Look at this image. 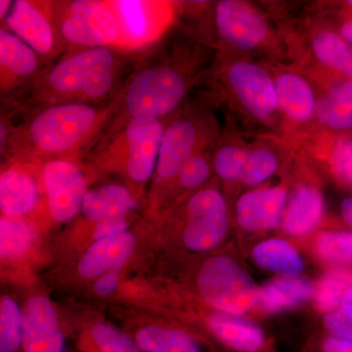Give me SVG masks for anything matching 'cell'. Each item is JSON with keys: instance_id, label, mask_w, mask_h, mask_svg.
<instances>
[{"instance_id": "e0dca14e", "label": "cell", "mask_w": 352, "mask_h": 352, "mask_svg": "<svg viewBox=\"0 0 352 352\" xmlns=\"http://www.w3.org/2000/svg\"><path fill=\"white\" fill-rule=\"evenodd\" d=\"M286 201L287 193L283 187L245 193L236 205L238 224L247 231L276 228L283 221Z\"/></svg>"}, {"instance_id": "2e32d148", "label": "cell", "mask_w": 352, "mask_h": 352, "mask_svg": "<svg viewBox=\"0 0 352 352\" xmlns=\"http://www.w3.org/2000/svg\"><path fill=\"white\" fill-rule=\"evenodd\" d=\"M22 346L25 352H65L63 333L52 303L36 296L23 310Z\"/></svg>"}, {"instance_id": "f35d334b", "label": "cell", "mask_w": 352, "mask_h": 352, "mask_svg": "<svg viewBox=\"0 0 352 352\" xmlns=\"http://www.w3.org/2000/svg\"><path fill=\"white\" fill-rule=\"evenodd\" d=\"M119 282V272L118 270L110 271L101 275L100 278L95 283L94 289L97 295L101 296H110L117 288Z\"/></svg>"}, {"instance_id": "d6986e66", "label": "cell", "mask_w": 352, "mask_h": 352, "mask_svg": "<svg viewBox=\"0 0 352 352\" xmlns=\"http://www.w3.org/2000/svg\"><path fill=\"white\" fill-rule=\"evenodd\" d=\"M138 207V201L129 187L119 183H108L88 190L82 212L89 221L126 219Z\"/></svg>"}, {"instance_id": "3957f363", "label": "cell", "mask_w": 352, "mask_h": 352, "mask_svg": "<svg viewBox=\"0 0 352 352\" xmlns=\"http://www.w3.org/2000/svg\"><path fill=\"white\" fill-rule=\"evenodd\" d=\"M200 66L201 57L179 44H159L145 53L118 94L117 108L101 138L131 120L175 116Z\"/></svg>"}, {"instance_id": "f546056e", "label": "cell", "mask_w": 352, "mask_h": 352, "mask_svg": "<svg viewBox=\"0 0 352 352\" xmlns=\"http://www.w3.org/2000/svg\"><path fill=\"white\" fill-rule=\"evenodd\" d=\"M23 312L12 298L0 303V352H15L22 344Z\"/></svg>"}, {"instance_id": "836d02e7", "label": "cell", "mask_w": 352, "mask_h": 352, "mask_svg": "<svg viewBox=\"0 0 352 352\" xmlns=\"http://www.w3.org/2000/svg\"><path fill=\"white\" fill-rule=\"evenodd\" d=\"M321 258L333 263H352V233L326 232L317 240Z\"/></svg>"}, {"instance_id": "5b68a950", "label": "cell", "mask_w": 352, "mask_h": 352, "mask_svg": "<svg viewBox=\"0 0 352 352\" xmlns=\"http://www.w3.org/2000/svg\"><path fill=\"white\" fill-rule=\"evenodd\" d=\"M54 23L65 52L115 47L119 28L106 0H55Z\"/></svg>"}, {"instance_id": "ba28073f", "label": "cell", "mask_w": 352, "mask_h": 352, "mask_svg": "<svg viewBox=\"0 0 352 352\" xmlns=\"http://www.w3.org/2000/svg\"><path fill=\"white\" fill-rule=\"evenodd\" d=\"M1 28L36 51L45 67L65 53L58 38L50 0H15Z\"/></svg>"}, {"instance_id": "d4e9b609", "label": "cell", "mask_w": 352, "mask_h": 352, "mask_svg": "<svg viewBox=\"0 0 352 352\" xmlns=\"http://www.w3.org/2000/svg\"><path fill=\"white\" fill-rule=\"evenodd\" d=\"M314 293V285L307 280L281 278L263 287L259 293V300L266 310L280 311L305 302Z\"/></svg>"}, {"instance_id": "8d00e7d4", "label": "cell", "mask_w": 352, "mask_h": 352, "mask_svg": "<svg viewBox=\"0 0 352 352\" xmlns=\"http://www.w3.org/2000/svg\"><path fill=\"white\" fill-rule=\"evenodd\" d=\"M324 325L333 337L352 340V307H342L324 318Z\"/></svg>"}, {"instance_id": "b9f144b4", "label": "cell", "mask_w": 352, "mask_h": 352, "mask_svg": "<svg viewBox=\"0 0 352 352\" xmlns=\"http://www.w3.org/2000/svg\"><path fill=\"white\" fill-rule=\"evenodd\" d=\"M13 1L11 0H0V20L3 22L6 16L10 12L12 8Z\"/></svg>"}, {"instance_id": "4dcf8cb0", "label": "cell", "mask_w": 352, "mask_h": 352, "mask_svg": "<svg viewBox=\"0 0 352 352\" xmlns=\"http://www.w3.org/2000/svg\"><path fill=\"white\" fill-rule=\"evenodd\" d=\"M250 150L239 146L224 144L214 152V170L220 178L226 182L241 179Z\"/></svg>"}, {"instance_id": "44dd1931", "label": "cell", "mask_w": 352, "mask_h": 352, "mask_svg": "<svg viewBox=\"0 0 352 352\" xmlns=\"http://www.w3.org/2000/svg\"><path fill=\"white\" fill-rule=\"evenodd\" d=\"M324 201L318 190L311 186L298 187L292 196L282 226L292 236H302L311 231L320 221Z\"/></svg>"}, {"instance_id": "ac0fdd59", "label": "cell", "mask_w": 352, "mask_h": 352, "mask_svg": "<svg viewBox=\"0 0 352 352\" xmlns=\"http://www.w3.org/2000/svg\"><path fill=\"white\" fill-rule=\"evenodd\" d=\"M135 238L126 232L97 240L90 245L78 263V272L85 279H94L122 267L133 252Z\"/></svg>"}, {"instance_id": "83f0119b", "label": "cell", "mask_w": 352, "mask_h": 352, "mask_svg": "<svg viewBox=\"0 0 352 352\" xmlns=\"http://www.w3.org/2000/svg\"><path fill=\"white\" fill-rule=\"evenodd\" d=\"M36 241V231L24 219L1 217L0 219V254L2 258L24 256Z\"/></svg>"}, {"instance_id": "7a4b0ae2", "label": "cell", "mask_w": 352, "mask_h": 352, "mask_svg": "<svg viewBox=\"0 0 352 352\" xmlns=\"http://www.w3.org/2000/svg\"><path fill=\"white\" fill-rule=\"evenodd\" d=\"M118 96L104 105L55 104L13 119L4 161L30 160L44 164L82 159L96 144L117 108Z\"/></svg>"}, {"instance_id": "5bb4252c", "label": "cell", "mask_w": 352, "mask_h": 352, "mask_svg": "<svg viewBox=\"0 0 352 352\" xmlns=\"http://www.w3.org/2000/svg\"><path fill=\"white\" fill-rule=\"evenodd\" d=\"M214 24L222 43L237 50L251 51L267 38V23L247 2L221 0L214 7Z\"/></svg>"}, {"instance_id": "74e56055", "label": "cell", "mask_w": 352, "mask_h": 352, "mask_svg": "<svg viewBox=\"0 0 352 352\" xmlns=\"http://www.w3.org/2000/svg\"><path fill=\"white\" fill-rule=\"evenodd\" d=\"M127 226L129 224L126 219H108L96 222L94 229V238L97 241L119 235L126 232Z\"/></svg>"}, {"instance_id": "d590c367", "label": "cell", "mask_w": 352, "mask_h": 352, "mask_svg": "<svg viewBox=\"0 0 352 352\" xmlns=\"http://www.w3.org/2000/svg\"><path fill=\"white\" fill-rule=\"evenodd\" d=\"M331 166L340 180L352 185V140L342 139L336 144L331 157Z\"/></svg>"}, {"instance_id": "9a60e30c", "label": "cell", "mask_w": 352, "mask_h": 352, "mask_svg": "<svg viewBox=\"0 0 352 352\" xmlns=\"http://www.w3.org/2000/svg\"><path fill=\"white\" fill-rule=\"evenodd\" d=\"M224 80L245 111L256 119H270L279 107L275 80L258 64L234 62L226 69Z\"/></svg>"}, {"instance_id": "cb8c5ba5", "label": "cell", "mask_w": 352, "mask_h": 352, "mask_svg": "<svg viewBox=\"0 0 352 352\" xmlns=\"http://www.w3.org/2000/svg\"><path fill=\"white\" fill-rule=\"evenodd\" d=\"M317 120L329 129L342 131L352 127V80L338 83L318 101Z\"/></svg>"}, {"instance_id": "7c38bea8", "label": "cell", "mask_w": 352, "mask_h": 352, "mask_svg": "<svg viewBox=\"0 0 352 352\" xmlns=\"http://www.w3.org/2000/svg\"><path fill=\"white\" fill-rule=\"evenodd\" d=\"M45 68L38 53L17 36L0 28V98L10 105L29 89Z\"/></svg>"}, {"instance_id": "e575fe53", "label": "cell", "mask_w": 352, "mask_h": 352, "mask_svg": "<svg viewBox=\"0 0 352 352\" xmlns=\"http://www.w3.org/2000/svg\"><path fill=\"white\" fill-rule=\"evenodd\" d=\"M91 336L100 352H141L138 344L126 333L110 324H97Z\"/></svg>"}, {"instance_id": "30bf717a", "label": "cell", "mask_w": 352, "mask_h": 352, "mask_svg": "<svg viewBox=\"0 0 352 352\" xmlns=\"http://www.w3.org/2000/svg\"><path fill=\"white\" fill-rule=\"evenodd\" d=\"M208 122L191 112H177L164 131L155 178L157 184L177 178L185 163L210 140Z\"/></svg>"}, {"instance_id": "4fadbf2b", "label": "cell", "mask_w": 352, "mask_h": 352, "mask_svg": "<svg viewBox=\"0 0 352 352\" xmlns=\"http://www.w3.org/2000/svg\"><path fill=\"white\" fill-rule=\"evenodd\" d=\"M43 164L15 157L4 162L0 175L2 217L23 219L36 210L44 193Z\"/></svg>"}, {"instance_id": "8fae6325", "label": "cell", "mask_w": 352, "mask_h": 352, "mask_svg": "<svg viewBox=\"0 0 352 352\" xmlns=\"http://www.w3.org/2000/svg\"><path fill=\"white\" fill-rule=\"evenodd\" d=\"M185 245L193 252H208L224 239L228 229V214L223 197L217 190L201 189L187 204Z\"/></svg>"}, {"instance_id": "4316f807", "label": "cell", "mask_w": 352, "mask_h": 352, "mask_svg": "<svg viewBox=\"0 0 352 352\" xmlns=\"http://www.w3.org/2000/svg\"><path fill=\"white\" fill-rule=\"evenodd\" d=\"M317 59L328 68L352 78V44L332 32L317 34L312 41Z\"/></svg>"}, {"instance_id": "52a82bcc", "label": "cell", "mask_w": 352, "mask_h": 352, "mask_svg": "<svg viewBox=\"0 0 352 352\" xmlns=\"http://www.w3.org/2000/svg\"><path fill=\"white\" fill-rule=\"evenodd\" d=\"M197 282L204 300L224 314H245L259 300L254 280L227 256L208 259L199 271Z\"/></svg>"}, {"instance_id": "6da1fadb", "label": "cell", "mask_w": 352, "mask_h": 352, "mask_svg": "<svg viewBox=\"0 0 352 352\" xmlns=\"http://www.w3.org/2000/svg\"><path fill=\"white\" fill-rule=\"evenodd\" d=\"M144 54H131L115 47L68 51L46 66L18 100L1 107L10 111L15 119L55 104L110 103Z\"/></svg>"}, {"instance_id": "ffe728a7", "label": "cell", "mask_w": 352, "mask_h": 352, "mask_svg": "<svg viewBox=\"0 0 352 352\" xmlns=\"http://www.w3.org/2000/svg\"><path fill=\"white\" fill-rule=\"evenodd\" d=\"M278 106L289 118L298 122L311 119L316 110L314 92L302 76L282 73L275 80Z\"/></svg>"}, {"instance_id": "60d3db41", "label": "cell", "mask_w": 352, "mask_h": 352, "mask_svg": "<svg viewBox=\"0 0 352 352\" xmlns=\"http://www.w3.org/2000/svg\"><path fill=\"white\" fill-rule=\"evenodd\" d=\"M340 212H342V219L352 226V196L342 201Z\"/></svg>"}, {"instance_id": "d6a6232c", "label": "cell", "mask_w": 352, "mask_h": 352, "mask_svg": "<svg viewBox=\"0 0 352 352\" xmlns=\"http://www.w3.org/2000/svg\"><path fill=\"white\" fill-rule=\"evenodd\" d=\"M278 160L267 149H256L250 152L241 180L249 186H256L274 175Z\"/></svg>"}, {"instance_id": "7402d4cb", "label": "cell", "mask_w": 352, "mask_h": 352, "mask_svg": "<svg viewBox=\"0 0 352 352\" xmlns=\"http://www.w3.org/2000/svg\"><path fill=\"white\" fill-rule=\"evenodd\" d=\"M214 335L222 342L240 352H256L264 344L261 329L236 315L215 314L208 319Z\"/></svg>"}, {"instance_id": "f6af8a7d", "label": "cell", "mask_w": 352, "mask_h": 352, "mask_svg": "<svg viewBox=\"0 0 352 352\" xmlns=\"http://www.w3.org/2000/svg\"><path fill=\"white\" fill-rule=\"evenodd\" d=\"M349 6L352 7V0H351V1H349Z\"/></svg>"}, {"instance_id": "277c9868", "label": "cell", "mask_w": 352, "mask_h": 352, "mask_svg": "<svg viewBox=\"0 0 352 352\" xmlns=\"http://www.w3.org/2000/svg\"><path fill=\"white\" fill-rule=\"evenodd\" d=\"M173 117L129 120L117 131L99 139L83 157H87L91 166L120 171L132 184L142 186L155 175L164 131Z\"/></svg>"}, {"instance_id": "603a6c76", "label": "cell", "mask_w": 352, "mask_h": 352, "mask_svg": "<svg viewBox=\"0 0 352 352\" xmlns=\"http://www.w3.org/2000/svg\"><path fill=\"white\" fill-rule=\"evenodd\" d=\"M252 258L264 270L284 278L300 276L303 271L302 256L294 245L284 240L271 239L256 245Z\"/></svg>"}, {"instance_id": "f1b7e54d", "label": "cell", "mask_w": 352, "mask_h": 352, "mask_svg": "<svg viewBox=\"0 0 352 352\" xmlns=\"http://www.w3.org/2000/svg\"><path fill=\"white\" fill-rule=\"evenodd\" d=\"M352 288V272L331 271L322 278L316 295V305L320 311L333 312L342 305L344 296Z\"/></svg>"}, {"instance_id": "ab89813d", "label": "cell", "mask_w": 352, "mask_h": 352, "mask_svg": "<svg viewBox=\"0 0 352 352\" xmlns=\"http://www.w3.org/2000/svg\"><path fill=\"white\" fill-rule=\"evenodd\" d=\"M324 352H352V340L330 337L323 344Z\"/></svg>"}, {"instance_id": "7bdbcfd3", "label": "cell", "mask_w": 352, "mask_h": 352, "mask_svg": "<svg viewBox=\"0 0 352 352\" xmlns=\"http://www.w3.org/2000/svg\"><path fill=\"white\" fill-rule=\"evenodd\" d=\"M340 32H342V38L352 44V20L344 23V24L342 25Z\"/></svg>"}, {"instance_id": "ee69618b", "label": "cell", "mask_w": 352, "mask_h": 352, "mask_svg": "<svg viewBox=\"0 0 352 352\" xmlns=\"http://www.w3.org/2000/svg\"><path fill=\"white\" fill-rule=\"evenodd\" d=\"M342 307H352V288L347 292L342 302Z\"/></svg>"}, {"instance_id": "8992f818", "label": "cell", "mask_w": 352, "mask_h": 352, "mask_svg": "<svg viewBox=\"0 0 352 352\" xmlns=\"http://www.w3.org/2000/svg\"><path fill=\"white\" fill-rule=\"evenodd\" d=\"M119 28L115 48L144 54L163 41L176 17V4L160 0H106Z\"/></svg>"}, {"instance_id": "484cf974", "label": "cell", "mask_w": 352, "mask_h": 352, "mask_svg": "<svg viewBox=\"0 0 352 352\" xmlns=\"http://www.w3.org/2000/svg\"><path fill=\"white\" fill-rule=\"evenodd\" d=\"M135 342L145 352H201L198 342L188 333L156 326L138 331Z\"/></svg>"}, {"instance_id": "9c48e42d", "label": "cell", "mask_w": 352, "mask_h": 352, "mask_svg": "<svg viewBox=\"0 0 352 352\" xmlns=\"http://www.w3.org/2000/svg\"><path fill=\"white\" fill-rule=\"evenodd\" d=\"M41 178L48 214L59 223L69 221L82 210L88 191L85 166L82 159H60L46 162Z\"/></svg>"}, {"instance_id": "1f68e13d", "label": "cell", "mask_w": 352, "mask_h": 352, "mask_svg": "<svg viewBox=\"0 0 352 352\" xmlns=\"http://www.w3.org/2000/svg\"><path fill=\"white\" fill-rule=\"evenodd\" d=\"M210 144V139L204 143L183 166L177 176L178 182L183 188L188 190L198 188L210 177L212 173V160L208 155Z\"/></svg>"}]
</instances>
